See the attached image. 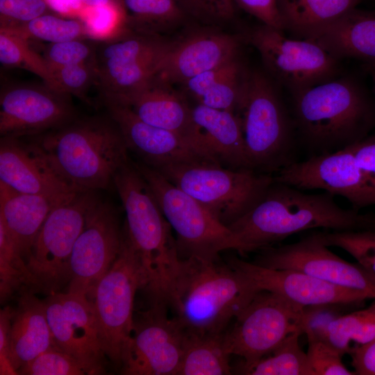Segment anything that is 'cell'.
I'll use <instances>...</instances> for the list:
<instances>
[{
    "label": "cell",
    "mask_w": 375,
    "mask_h": 375,
    "mask_svg": "<svg viewBox=\"0 0 375 375\" xmlns=\"http://www.w3.org/2000/svg\"><path fill=\"white\" fill-rule=\"evenodd\" d=\"M274 178L299 190H323L343 197L356 210L375 205V185L358 164L349 146L294 161Z\"/></svg>",
    "instance_id": "2e32d148"
},
{
    "label": "cell",
    "mask_w": 375,
    "mask_h": 375,
    "mask_svg": "<svg viewBox=\"0 0 375 375\" xmlns=\"http://www.w3.org/2000/svg\"><path fill=\"white\" fill-rule=\"evenodd\" d=\"M85 7L99 6L117 1L118 0H80Z\"/></svg>",
    "instance_id": "816d5d0a"
},
{
    "label": "cell",
    "mask_w": 375,
    "mask_h": 375,
    "mask_svg": "<svg viewBox=\"0 0 375 375\" xmlns=\"http://www.w3.org/2000/svg\"><path fill=\"white\" fill-rule=\"evenodd\" d=\"M240 112L252 169L277 172L294 162L292 117L277 88L264 73H248Z\"/></svg>",
    "instance_id": "8992f818"
},
{
    "label": "cell",
    "mask_w": 375,
    "mask_h": 375,
    "mask_svg": "<svg viewBox=\"0 0 375 375\" xmlns=\"http://www.w3.org/2000/svg\"><path fill=\"white\" fill-rule=\"evenodd\" d=\"M328 247L349 253L375 279V228L319 233Z\"/></svg>",
    "instance_id": "74e56055"
},
{
    "label": "cell",
    "mask_w": 375,
    "mask_h": 375,
    "mask_svg": "<svg viewBox=\"0 0 375 375\" xmlns=\"http://www.w3.org/2000/svg\"><path fill=\"white\" fill-rule=\"evenodd\" d=\"M156 170L227 227L251 210L274 182L267 173L210 162L171 165Z\"/></svg>",
    "instance_id": "52a82bcc"
},
{
    "label": "cell",
    "mask_w": 375,
    "mask_h": 375,
    "mask_svg": "<svg viewBox=\"0 0 375 375\" xmlns=\"http://www.w3.org/2000/svg\"><path fill=\"white\" fill-rule=\"evenodd\" d=\"M228 228L241 254L262 249L308 229L343 231L374 228L368 214L340 207L333 195L328 192L307 194L275 181L262 199Z\"/></svg>",
    "instance_id": "6da1fadb"
},
{
    "label": "cell",
    "mask_w": 375,
    "mask_h": 375,
    "mask_svg": "<svg viewBox=\"0 0 375 375\" xmlns=\"http://www.w3.org/2000/svg\"><path fill=\"white\" fill-rule=\"evenodd\" d=\"M0 62L6 67L27 70L39 76L46 85L57 90L53 74L42 55L31 47L28 39L1 27Z\"/></svg>",
    "instance_id": "e575fe53"
},
{
    "label": "cell",
    "mask_w": 375,
    "mask_h": 375,
    "mask_svg": "<svg viewBox=\"0 0 375 375\" xmlns=\"http://www.w3.org/2000/svg\"><path fill=\"white\" fill-rule=\"evenodd\" d=\"M113 185L126 213L124 232L140 263L141 290L150 302L168 303L182 267L172 228L133 162L128 161L119 169Z\"/></svg>",
    "instance_id": "7a4b0ae2"
},
{
    "label": "cell",
    "mask_w": 375,
    "mask_h": 375,
    "mask_svg": "<svg viewBox=\"0 0 375 375\" xmlns=\"http://www.w3.org/2000/svg\"><path fill=\"white\" fill-rule=\"evenodd\" d=\"M291 99L296 135L313 155L347 147L367 136L375 126L372 99L349 76L296 92Z\"/></svg>",
    "instance_id": "3957f363"
},
{
    "label": "cell",
    "mask_w": 375,
    "mask_h": 375,
    "mask_svg": "<svg viewBox=\"0 0 375 375\" xmlns=\"http://www.w3.org/2000/svg\"><path fill=\"white\" fill-rule=\"evenodd\" d=\"M58 92L75 96L89 103L88 92L96 84L94 60L62 67L52 71Z\"/></svg>",
    "instance_id": "b9f144b4"
},
{
    "label": "cell",
    "mask_w": 375,
    "mask_h": 375,
    "mask_svg": "<svg viewBox=\"0 0 375 375\" xmlns=\"http://www.w3.org/2000/svg\"><path fill=\"white\" fill-rule=\"evenodd\" d=\"M13 308L6 306L0 312V374H17L9 360V342Z\"/></svg>",
    "instance_id": "c3c4849f"
},
{
    "label": "cell",
    "mask_w": 375,
    "mask_h": 375,
    "mask_svg": "<svg viewBox=\"0 0 375 375\" xmlns=\"http://www.w3.org/2000/svg\"><path fill=\"white\" fill-rule=\"evenodd\" d=\"M369 218L372 224L375 227V214H369Z\"/></svg>",
    "instance_id": "db71d44e"
},
{
    "label": "cell",
    "mask_w": 375,
    "mask_h": 375,
    "mask_svg": "<svg viewBox=\"0 0 375 375\" xmlns=\"http://www.w3.org/2000/svg\"><path fill=\"white\" fill-rule=\"evenodd\" d=\"M246 36L272 78L290 94L336 78L340 73V60L312 40L288 38L283 31L263 24Z\"/></svg>",
    "instance_id": "4fadbf2b"
},
{
    "label": "cell",
    "mask_w": 375,
    "mask_h": 375,
    "mask_svg": "<svg viewBox=\"0 0 375 375\" xmlns=\"http://www.w3.org/2000/svg\"><path fill=\"white\" fill-rule=\"evenodd\" d=\"M219 260H182L169 308L185 333H225L231 319L260 291L242 272Z\"/></svg>",
    "instance_id": "5b68a950"
},
{
    "label": "cell",
    "mask_w": 375,
    "mask_h": 375,
    "mask_svg": "<svg viewBox=\"0 0 375 375\" xmlns=\"http://www.w3.org/2000/svg\"><path fill=\"white\" fill-rule=\"evenodd\" d=\"M172 40L128 28L97 41L94 67L102 102L123 103L158 74Z\"/></svg>",
    "instance_id": "ba28073f"
},
{
    "label": "cell",
    "mask_w": 375,
    "mask_h": 375,
    "mask_svg": "<svg viewBox=\"0 0 375 375\" xmlns=\"http://www.w3.org/2000/svg\"><path fill=\"white\" fill-rule=\"evenodd\" d=\"M99 200L95 191L79 190L49 214L25 261L34 293L51 295L67 286L74 245Z\"/></svg>",
    "instance_id": "30bf717a"
},
{
    "label": "cell",
    "mask_w": 375,
    "mask_h": 375,
    "mask_svg": "<svg viewBox=\"0 0 375 375\" xmlns=\"http://www.w3.org/2000/svg\"><path fill=\"white\" fill-rule=\"evenodd\" d=\"M20 375H85L93 371L60 349H51L17 370Z\"/></svg>",
    "instance_id": "ab89813d"
},
{
    "label": "cell",
    "mask_w": 375,
    "mask_h": 375,
    "mask_svg": "<svg viewBox=\"0 0 375 375\" xmlns=\"http://www.w3.org/2000/svg\"><path fill=\"white\" fill-rule=\"evenodd\" d=\"M225 333L216 335L185 333L183 352L177 375H227L233 370Z\"/></svg>",
    "instance_id": "1f68e13d"
},
{
    "label": "cell",
    "mask_w": 375,
    "mask_h": 375,
    "mask_svg": "<svg viewBox=\"0 0 375 375\" xmlns=\"http://www.w3.org/2000/svg\"><path fill=\"white\" fill-rule=\"evenodd\" d=\"M228 263L245 274L260 290L276 293L305 308L350 306L372 299L364 292L300 272L264 267L235 257Z\"/></svg>",
    "instance_id": "44dd1931"
},
{
    "label": "cell",
    "mask_w": 375,
    "mask_h": 375,
    "mask_svg": "<svg viewBox=\"0 0 375 375\" xmlns=\"http://www.w3.org/2000/svg\"><path fill=\"white\" fill-rule=\"evenodd\" d=\"M236 6L262 24L282 31L276 0H234Z\"/></svg>",
    "instance_id": "bcb514c9"
},
{
    "label": "cell",
    "mask_w": 375,
    "mask_h": 375,
    "mask_svg": "<svg viewBox=\"0 0 375 375\" xmlns=\"http://www.w3.org/2000/svg\"><path fill=\"white\" fill-rule=\"evenodd\" d=\"M122 238L115 210L99 200L89 212L74 245L65 292L88 297L117 259Z\"/></svg>",
    "instance_id": "ac0fdd59"
},
{
    "label": "cell",
    "mask_w": 375,
    "mask_h": 375,
    "mask_svg": "<svg viewBox=\"0 0 375 375\" xmlns=\"http://www.w3.org/2000/svg\"><path fill=\"white\" fill-rule=\"evenodd\" d=\"M78 18L85 24L88 38L97 41L110 38L126 28L124 11L119 0L84 6Z\"/></svg>",
    "instance_id": "f35d334b"
},
{
    "label": "cell",
    "mask_w": 375,
    "mask_h": 375,
    "mask_svg": "<svg viewBox=\"0 0 375 375\" xmlns=\"http://www.w3.org/2000/svg\"><path fill=\"white\" fill-rule=\"evenodd\" d=\"M97 40L78 38L48 44L42 56L52 72L54 69L73 65L94 61Z\"/></svg>",
    "instance_id": "60d3db41"
},
{
    "label": "cell",
    "mask_w": 375,
    "mask_h": 375,
    "mask_svg": "<svg viewBox=\"0 0 375 375\" xmlns=\"http://www.w3.org/2000/svg\"><path fill=\"white\" fill-rule=\"evenodd\" d=\"M133 163L149 184L176 233L181 259L212 261L219 260L224 251H238L233 233L203 206L156 169L142 162Z\"/></svg>",
    "instance_id": "9c48e42d"
},
{
    "label": "cell",
    "mask_w": 375,
    "mask_h": 375,
    "mask_svg": "<svg viewBox=\"0 0 375 375\" xmlns=\"http://www.w3.org/2000/svg\"><path fill=\"white\" fill-rule=\"evenodd\" d=\"M349 147L359 166L375 185V134Z\"/></svg>",
    "instance_id": "7dc6e473"
},
{
    "label": "cell",
    "mask_w": 375,
    "mask_h": 375,
    "mask_svg": "<svg viewBox=\"0 0 375 375\" xmlns=\"http://www.w3.org/2000/svg\"><path fill=\"white\" fill-rule=\"evenodd\" d=\"M308 40L339 60L352 58L375 65V10L355 8Z\"/></svg>",
    "instance_id": "83f0119b"
},
{
    "label": "cell",
    "mask_w": 375,
    "mask_h": 375,
    "mask_svg": "<svg viewBox=\"0 0 375 375\" xmlns=\"http://www.w3.org/2000/svg\"><path fill=\"white\" fill-rule=\"evenodd\" d=\"M367 68L369 69L372 78L374 83V90H375V65H367Z\"/></svg>",
    "instance_id": "f5cc1de1"
},
{
    "label": "cell",
    "mask_w": 375,
    "mask_h": 375,
    "mask_svg": "<svg viewBox=\"0 0 375 375\" xmlns=\"http://www.w3.org/2000/svg\"><path fill=\"white\" fill-rule=\"evenodd\" d=\"M253 263L270 269L300 272L319 279L360 290L375 299V279L359 264L332 252L319 233L278 247H267Z\"/></svg>",
    "instance_id": "e0dca14e"
},
{
    "label": "cell",
    "mask_w": 375,
    "mask_h": 375,
    "mask_svg": "<svg viewBox=\"0 0 375 375\" xmlns=\"http://www.w3.org/2000/svg\"><path fill=\"white\" fill-rule=\"evenodd\" d=\"M51 10L67 17H79L84 6L80 0H44Z\"/></svg>",
    "instance_id": "f907efd6"
},
{
    "label": "cell",
    "mask_w": 375,
    "mask_h": 375,
    "mask_svg": "<svg viewBox=\"0 0 375 375\" xmlns=\"http://www.w3.org/2000/svg\"><path fill=\"white\" fill-rule=\"evenodd\" d=\"M116 123L127 145L142 162L153 169L176 164H218L202 148L170 131L151 125L140 119L124 104L102 102Z\"/></svg>",
    "instance_id": "ffe728a7"
},
{
    "label": "cell",
    "mask_w": 375,
    "mask_h": 375,
    "mask_svg": "<svg viewBox=\"0 0 375 375\" xmlns=\"http://www.w3.org/2000/svg\"><path fill=\"white\" fill-rule=\"evenodd\" d=\"M216 30L208 26L172 40L157 76L172 85H183L237 58L240 38Z\"/></svg>",
    "instance_id": "7402d4cb"
},
{
    "label": "cell",
    "mask_w": 375,
    "mask_h": 375,
    "mask_svg": "<svg viewBox=\"0 0 375 375\" xmlns=\"http://www.w3.org/2000/svg\"><path fill=\"white\" fill-rule=\"evenodd\" d=\"M53 12L44 0H0V27H11Z\"/></svg>",
    "instance_id": "f6af8a7d"
},
{
    "label": "cell",
    "mask_w": 375,
    "mask_h": 375,
    "mask_svg": "<svg viewBox=\"0 0 375 375\" xmlns=\"http://www.w3.org/2000/svg\"><path fill=\"white\" fill-rule=\"evenodd\" d=\"M142 283L139 258L123 229L117 259L87 297L94 308L105 355L119 369L133 328L135 295Z\"/></svg>",
    "instance_id": "8fae6325"
},
{
    "label": "cell",
    "mask_w": 375,
    "mask_h": 375,
    "mask_svg": "<svg viewBox=\"0 0 375 375\" xmlns=\"http://www.w3.org/2000/svg\"><path fill=\"white\" fill-rule=\"evenodd\" d=\"M121 104L128 106L146 123L170 131L193 142L213 158L207 151L201 134L193 120L192 107L189 106L185 96L172 87V84L158 76Z\"/></svg>",
    "instance_id": "cb8c5ba5"
},
{
    "label": "cell",
    "mask_w": 375,
    "mask_h": 375,
    "mask_svg": "<svg viewBox=\"0 0 375 375\" xmlns=\"http://www.w3.org/2000/svg\"><path fill=\"white\" fill-rule=\"evenodd\" d=\"M1 28L12 31L28 40L48 44L88 38L85 24L80 18L64 17L54 12L46 13L24 24Z\"/></svg>",
    "instance_id": "d590c367"
},
{
    "label": "cell",
    "mask_w": 375,
    "mask_h": 375,
    "mask_svg": "<svg viewBox=\"0 0 375 375\" xmlns=\"http://www.w3.org/2000/svg\"><path fill=\"white\" fill-rule=\"evenodd\" d=\"M190 19L210 26L231 21L236 13L234 0H176Z\"/></svg>",
    "instance_id": "ee69618b"
},
{
    "label": "cell",
    "mask_w": 375,
    "mask_h": 375,
    "mask_svg": "<svg viewBox=\"0 0 375 375\" xmlns=\"http://www.w3.org/2000/svg\"><path fill=\"white\" fill-rule=\"evenodd\" d=\"M351 365L358 375H375V339L351 351Z\"/></svg>",
    "instance_id": "681fc988"
},
{
    "label": "cell",
    "mask_w": 375,
    "mask_h": 375,
    "mask_svg": "<svg viewBox=\"0 0 375 375\" xmlns=\"http://www.w3.org/2000/svg\"><path fill=\"white\" fill-rule=\"evenodd\" d=\"M169 308L150 306L134 317L131 338L119 372L125 375H177L185 332L167 315Z\"/></svg>",
    "instance_id": "5bb4252c"
},
{
    "label": "cell",
    "mask_w": 375,
    "mask_h": 375,
    "mask_svg": "<svg viewBox=\"0 0 375 375\" xmlns=\"http://www.w3.org/2000/svg\"><path fill=\"white\" fill-rule=\"evenodd\" d=\"M361 0H276L282 31L310 39L356 8Z\"/></svg>",
    "instance_id": "f546056e"
},
{
    "label": "cell",
    "mask_w": 375,
    "mask_h": 375,
    "mask_svg": "<svg viewBox=\"0 0 375 375\" xmlns=\"http://www.w3.org/2000/svg\"><path fill=\"white\" fill-rule=\"evenodd\" d=\"M47 317L57 347L90 368L105 374L103 350L90 299L83 295L58 292L44 300Z\"/></svg>",
    "instance_id": "d6986e66"
},
{
    "label": "cell",
    "mask_w": 375,
    "mask_h": 375,
    "mask_svg": "<svg viewBox=\"0 0 375 375\" xmlns=\"http://www.w3.org/2000/svg\"><path fill=\"white\" fill-rule=\"evenodd\" d=\"M0 181L25 194L66 196L78 190L65 180L31 140L1 137Z\"/></svg>",
    "instance_id": "603a6c76"
},
{
    "label": "cell",
    "mask_w": 375,
    "mask_h": 375,
    "mask_svg": "<svg viewBox=\"0 0 375 375\" xmlns=\"http://www.w3.org/2000/svg\"><path fill=\"white\" fill-rule=\"evenodd\" d=\"M248 76L238 57L183 84L197 103L240 112Z\"/></svg>",
    "instance_id": "f1b7e54d"
},
{
    "label": "cell",
    "mask_w": 375,
    "mask_h": 375,
    "mask_svg": "<svg viewBox=\"0 0 375 375\" xmlns=\"http://www.w3.org/2000/svg\"><path fill=\"white\" fill-rule=\"evenodd\" d=\"M69 95L46 85L6 83L0 90L1 137H34L76 118Z\"/></svg>",
    "instance_id": "9a60e30c"
},
{
    "label": "cell",
    "mask_w": 375,
    "mask_h": 375,
    "mask_svg": "<svg viewBox=\"0 0 375 375\" xmlns=\"http://www.w3.org/2000/svg\"><path fill=\"white\" fill-rule=\"evenodd\" d=\"M367 308L317 323L306 328L344 356L375 339V299Z\"/></svg>",
    "instance_id": "4dcf8cb0"
},
{
    "label": "cell",
    "mask_w": 375,
    "mask_h": 375,
    "mask_svg": "<svg viewBox=\"0 0 375 375\" xmlns=\"http://www.w3.org/2000/svg\"><path fill=\"white\" fill-rule=\"evenodd\" d=\"M301 332L288 335L275 349L256 362L240 366L238 374L247 375H314L307 353L301 349Z\"/></svg>",
    "instance_id": "836d02e7"
},
{
    "label": "cell",
    "mask_w": 375,
    "mask_h": 375,
    "mask_svg": "<svg viewBox=\"0 0 375 375\" xmlns=\"http://www.w3.org/2000/svg\"><path fill=\"white\" fill-rule=\"evenodd\" d=\"M126 27L162 35L183 25L190 18L176 0H119Z\"/></svg>",
    "instance_id": "d6a6232c"
},
{
    "label": "cell",
    "mask_w": 375,
    "mask_h": 375,
    "mask_svg": "<svg viewBox=\"0 0 375 375\" xmlns=\"http://www.w3.org/2000/svg\"><path fill=\"white\" fill-rule=\"evenodd\" d=\"M33 138L56 172L78 190L109 188L129 161L125 140L109 115L76 117Z\"/></svg>",
    "instance_id": "277c9868"
},
{
    "label": "cell",
    "mask_w": 375,
    "mask_h": 375,
    "mask_svg": "<svg viewBox=\"0 0 375 375\" xmlns=\"http://www.w3.org/2000/svg\"><path fill=\"white\" fill-rule=\"evenodd\" d=\"M306 335L308 342L306 353L314 375L356 374L343 364V356L335 347L312 333Z\"/></svg>",
    "instance_id": "7bdbcfd3"
},
{
    "label": "cell",
    "mask_w": 375,
    "mask_h": 375,
    "mask_svg": "<svg viewBox=\"0 0 375 375\" xmlns=\"http://www.w3.org/2000/svg\"><path fill=\"white\" fill-rule=\"evenodd\" d=\"M74 194L54 196L20 193L0 181V222L24 262L49 214Z\"/></svg>",
    "instance_id": "484cf974"
},
{
    "label": "cell",
    "mask_w": 375,
    "mask_h": 375,
    "mask_svg": "<svg viewBox=\"0 0 375 375\" xmlns=\"http://www.w3.org/2000/svg\"><path fill=\"white\" fill-rule=\"evenodd\" d=\"M192 117L206 149L219 165L252 169L240 115L197 103L192 108Z\"/></svg>",
    "instance_id": "4316f807"
},
{
    "label": "cell",
    "mask_w": 375,
    "mask_h": 375,
    "mask_svg": "<svg viewBox=\"0 0 375 375\" xmlns=\"http://www.w3.org/2000/svg\"><path fill=\"white\" fill-rule=\"evenodd\" d=\"M35 294L22 289L12 312L9 360L17 374L20 367L43 352L59 349L48 323L44 300Z\"/></svg>",
    "instance_id": "d4e9b609"
},
{
    "label": "cell",
    "mask_w": 375,
    "mask_h": 375,
    "mask_svg": "<svg viewBox=\"0 0 375 375\" xmlns=\"http://www.w3.org/2000/svg\"><path fill=\"white\" fill-rule=\"evenodd\" d=\"M24 288L33 292L31 274L14 242L0 222L1 302L8 300L15 292H19Z\"/></svg>",
    "instance_id": "8d00e7d4"
},
{
    "label": "cell",
    "mask_w": 375,
    "mask_h": 375,
    "mask_svg": "<svg viewBox=\"0 0 375 375\" xmlns=\"http://www.w3.org/2000/svg\"><path fill=\"white\" fill-rule=\"evenodd\" d=\"M235 319L233 328L225 332V342L230 353L241 357V366H246L269 354L290 334H303L307 309L276 293L260 290Z\"/></svg>",
    "instance_id": "7c38bea8"
}]
</instances>
